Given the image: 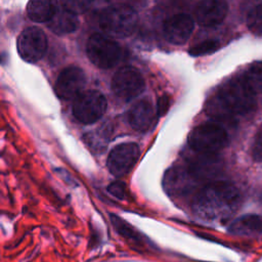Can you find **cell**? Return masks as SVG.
<instances>
[{
    "mask_svg": "<svg viewBox=\"0 0 262 262\" xmlns=\"http://www.w3.org/2000/svg\"><path fill=\"white\" fill-rule=\"evenodd\" d=\"M239 192L225 181H213L203 185L191 201L192 212L206 221H222L229 218L239 204Z\"/></svg>",
    "mask_w": 262,
    "mask_h": 262,
    "instance_id": "1",
    "label": "cell"
},
{
    "mask_svg": "<svg viewBox=\"0 0 262 262\" xmlns=\"http://www.w3.org/2000/svg\"><path fill=\"white\" fill-rule=\"evenodd\" d=\"M47 49V38L44 32L31 27L24 30L17 38V51L19 56L28 62L40 60Z\"/></svg>",
    "mask_w": 262,
    "mask_h": 262,
    "instance_id": "9",
    "label": "cell"
},
{
    "mask_svg": "<svg viewBox=\"0 0 262 262\" xmlns=\"http://www.w3.org/2000/svg\"><path fill=\"white\" fill-rule=\"evenodd\" d=\"M140 155L139 147L134 142H125L115 146L107 158V168L117 177H121L130 172L136 164Z\"/></svg>",
    "mask_w": 262,
    "mask_h": 262,
    "instance_id": "11",
    "label": "cell"
},
{
    "mask_svg": "<svg viewBox=\"0 0 262 262\" xmlns=\"http://www.w3.org/2000/svg\"><path fill=\"white\" fill-rule=\"evenodd\" d=\"M256 105V90L247 77L233 78L223 84L209 101L207 112L216 117L246 115Z\"/></svg>",
    "mask_w": 262,
    "mask_h": 262,
    "instance_id": "2",
    "label": "cell"
},
{
    "mask_svg": "<svg viewBox=\"0 0 262 262\" xmlns=\"http://www.w3.org/2000/svg\"><path fill=\"white\" fill-rule=\"evenodd\" d=\"M62 7L75 14L85 12L91 5V0H61Z\"/></svg>",
    "mask_w": 262,
    "mask_h": 262,
    "instance_id": "21",
    "label": "cell"
},
{
    "mask_svg": "<svg viewBox=\"0 0 262 262\" xmlns=\"http://www.w3.org/2000/svg\"><path fill=\"white\" fill-rule=\"evenodd\" d=\"M262 232V216L260 215H244L233 220L229 227L228 233L237 236H253Z\"/></svg>",
    "mask_w": 262,
    "mask_h": 262,
    "instance_id": "15",
    "label": "cell"
},
{
    "mask_svg": "<svg viewBox=\"0 0 262 262\" xmlns=\"http://www.w3.org/2000/svg\"><path fill=\"white\" fill-rule=\"evenodd\" d=\"M87 56L99 69H111L122 58V49L112 37L94 34L89 37L86 45Z\"/></svg>",
    "mask_w": 262,
    "mask_h": 262,
    "instance_id": "5",
    "label": "cell"
},
{
    "mask_svg": "<svg viewBox=\"0 0 262 262\" xmlns=\"http://www.w3.org/2000/svg\"><path fill=\"white\" fill-rule=\"evenodd\" d=\"M110 218H111V221L118 233H120L122 236H124L134 243L140 242V236H139L138 232L129 223H127L121 217L114 215V214H112L110 216Z\"/></svg>",
    "mask_w": 262,
    "mask_h": 262,
    "instance_id": "19",
    "label": "cell"
},
{
    "mask_svg": "<svg viewBox=\"0 0 262 262\" xmlns=\"http://www.w3.org/2000/svg\"><path fill=\"white\" fill-rule=\"evenodd\" d=\"M188 145L200 154L213 155L223 149L228 143L226 131L215 123H205L195 126L188 134Z\"/></svg>",
    "mask_w": 262,
    "mask_h": 262,
    "instance_id": "4",
    "label": "cell"
},
{
    "mask_svg": "<svg viewBox=\"0 0 262 262\" xmlns=\"http://www.w3.org/2000/svg\"><path fill=\"white\" fill-rule=\"evenodd\" d=\"M58 10L57 0H29L28 16L37 23H48Z\"/></svg>",
    "mask_w": 262,
    "mask_h": 262,
    "instance_id": "17",
    "label": "cell"
},
{
    "mask_svg": "<svg viewBox=\"0 0 262 262\" xmlns=\"http://www.w3.org/2000/svg\"><path fill=\"white\" fill-rule=\"evenodd\" d=\"M259 63H260V66H261V67H262V62H259Z\"/></svg>",
    "mask_w": 262,
    "mask_h": 262,
    "instance_id": "26",
    "label": "cell"
},
{
    "mask_svg": "<svg viewBox=\"0 0 262 262\" xmlns=\"http://www.w3.org/2000/svg\"><path fill=\"white\" fill-rule=\"evenodd\" d=\"M108 192L118 199H124L126 194V187L125 184L122 182H113L107 187Z\"/></svg>",
    "mask_w": 262,
    "mask_h": 262,
    "instance_id": "23",
    "label": "cell"
},
{
    "mask_svg": "<svg viewBox=\"0 0 262 262\" xmlns=\"http://www.w3.org/2000/svg\"><path fill=\"white\" fill-rule=\"evenodd\" d=\"M158 3H160V4H163V5H167V4H169L170 2H172L173 0H156Z\"/></svg>",
    "mask_w": 262,
    "mask_h": 262,
    "instance_id": "25",
    "label": "cell"
},
{
    "mask_svg": "<svg viewBox=\"0 0 262 262\" xmlns=\"http://www.w3.org/2000/svg\"><path fill=\"white\" fill-rule=\"evenodd\" d=\"M252 157L255 162H258V163L262 162V128L260 129V131L257 133L255 137L253 148H252Z\"/></svg>",
    "mask_w": 262,
    "mask_h": 262,
    "instance_id": "22",
    "label": "cell"
},
{
    "mask_svg": "<svg viewBox=\"0 0 262 262\" xmlns=\"http://www.w3.org/2000/svg\"><path fill=\"white\" fill-rule=\"evenodd\" d=\"M112 89L117 96L129 100L138 96L144 89V79L134 67L121 68L113 77Z\"/></svg>",
    "mask_w": 262,
    "mask_h": 262,
    "instance_id": "8",
    "label": "cell"
},
{
    "mask_svg": "<svg viewBox=\"0 0 262 262\" xmlns=\"http://www.w3.org/2000/svg\"><path fill=\"white\" fill-rule=\"evenodd\" d=\"M220 47V44L216 40H205L201 43L193 45L189 50L188 53L192 56H201L205 54H209L215 52Z\"/></svg>",
    "mask_w": 262,
    "mask_h": 262,
    "instance_id": "20",
    "label": "cell"
},
{
    "mask_svg": "<svg viewBox=\"0 0 262 262\" xmlns=\"http://www.w3.org/2000/svg\"><path fill=\"white\" fill-rule=\"evenodd\" d=\"M157 111L152 104L145 99L136 102L128 113V120L131 127L136 131H146L155 123Z\"/></svg>",
    "mask_w": 262,
    "mask_h": 262,
    "instance_id": "14",
    "label": "cell"
},
{
    "mask_svg": "<svg viewBox=\"0 0 262 262\" xmlns=\"http://www.w3.org/2000/svg\"><path fill=\"white\" fill-rule=\"evenodd\" d=\"M227 12L226 0H201L195 7V18L203 27H215L224 20Z\"/></svg>",
    "mask_w": 262,
    "mask_h": 262,
    "instance_id": "13",
    "label": "cell"
},
{
    "mask_svg": "<svg viewBox=\"0 0 262 262\" xmlns=\"http://www.w3.org/2000/svg\"><path fill=\"white\" fill-rule=\"evenodd\" d=\"M47 25L53 33L57 35H66L73 33L78 29L79 19L77 14L61 8L55 12Z\"/></svg>",
    "mask_w": 262,
    "mask_h": 262,
    "instance_id": "16",
    "label": "cell"
},
{
    "mask_svg": "<svg viewBox=\"0 0 262 262\" xmlns=\"http://www.w3.org/2000/svg\"><path fill=\"white\" fill-rule=\"evenodd\" d=\"M193 19L185 13H177L168 17L163 25L165 39L173 45H182L193 31Z\"/></svg>",
    "mask_w": 262,
    "mask_h": 262,
    "instance_id": "12",
    "label": "cell"
},
{
    "mask_svg": "<svg viewBox=\"0 0 262 262\" xmlns=\"http://www.w3.org/2000/svg\"><path fill=\"white\" fill-rule=\"evenodd\" d=\"M86 85V76L82 69L76 66H70L63 69L55 82L54 91L56 95L64 100L75 99L84 91Z\"/></svg>",
    "mask_w": 262,
    "mask_h": 262,
    "instance_id": "10",
    "label": "cell"
},
{
    "mask_svg": "<svg viewBox=\"0 0 262 262\" xmlns=\"http://www.w3.org/2000/svg\"><path fill=\"white\" fill-rule=\"evenodd\" d=\"M202 182L190 170L186 167H173L170 168L164 176L163 185L166 192L173 199L184 200L190 196V200L194 198L196 192L202 186L199 184Z\"/></svg>",
    "mask_w": 262,
    "mask_h": 262,
    "instance_id": "6",
    "label": "cell"
},
{
    "mask_svg": "<svg viewBox=\"0 0 262 262\" xmlns=\"http://www.w3.org/2000/svg\"><path fill=\"white\" fill-rule=\"evenodd\" d=\"M247 24L253 34L262 36V0H256L250 7L247 14Z\"/></svg>",
    "mask_w": 262,
    "mask_h": 262,
    "instance_id": "18",
    "label": "cell"
},
{
    "mask_svg": "<svg viewBox=\"0 0 262 262\" xmlns=\"http://www.w3.org/2000/svg\"><path fill=\"white\" fill-rule=\"evenodd\" d=\"M106 99L97 90H87L79 94L73 102V115L83 124L98 121L106 110Z\"/></svg>",
    "mask_w": 262,
    "mask_h": 262,
    "instance_id": "7",
    "label": "cell"
},
{
    "mask_svg": "<svg viewBox=\"0 0 262 262\" xmlns=\"http://www.w3.org/2000/svg\"><path fill=\"white\" fill-rule=\"evenodd\" d=\"M170 106V99L167 95H163L158 99L157 102V116L162 117L164 116Z\"/></svg>",
    "mask_w": 262,
    "mask_h": 262,
    "instance_id": "24",
    "label": "cell"
},
{
    "mask_svg": "<svg viewBox=\"0 0 262 262\" xmlns=\"http://www.w3.org/2000/svg\"><path fill=\"white\" fill-rule=\"evenodd\" d=\"M137 24V14L129 5L116 4L104 8L98 18V25L104 35L115 38L130 36Z\"/></svg>",
    "mask_w": 262,
    "mask_h": 262,
    "instance_id": "3",
    "label": "cell"
}]
</instances>
